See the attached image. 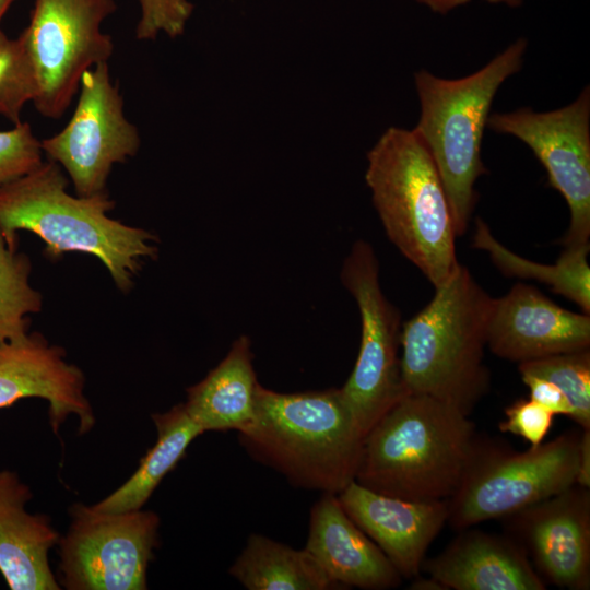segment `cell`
Here are the masks:
<instances>
[{"mask_svg":"<svg viewBox=\"0 0 590 590\" xmlns=\"http://www.w3.org/2000/svg\"><path fill=\"white\" fill-rule=\"evenodd\" d=\"M456 406L405 393L364 437L355 481L409 500H444L459 487L480 436Z\"/></svg>","mask_w":590,"mask_h":590,"instance_id":"obj_1","label":"cell"},{"mask_svg":"<svg viewBox=\"0 0 590 590\" xmlns=\"http://www.w3.org/2000/svg\"><path fill=\"white\" fill-rule=\"evenodd\" d=\"M59 164L48 161L0 188V231L11 247L17 232L28 231L45 244V253L57 259L67 252L95 256L116 286L128 292L144 258L157 252L151 233L107 215L114 208L107 191L71 196Z\"/></svg>","mask_w":590,"mask_h":590,"instance_id":"obj_2","label":"cell"},{"mask_svg":"<svg viewBox=\"0 0 590 590\" xmlns=\"http://www.w3.org/2000/svg\"><path fill=\"white\" fill-rule=\"evenodd\" d=\"M239 440L294 486L338 495L355 481L364 435L341 389L282 393L259 386Z\"/></svg>","mask_w":590,"mask_h":590,"instance_id":"obj_3","label":"cell"},{"mask_svg":"<svg viewBox=\"0 0 590 590\" xmlns=\"http://www.w3.org/2000/svg\"><path fill=\"white\" fill-rule=\"evenodd\" d=\"M493 298L460 264L430 302L402 323L405 393L426 394L472 413L491 386L484 351Z\"/></svg>","mask_w":590,"mask_h":590,"instance_id":"obj_4","label":"cell"},{"mask_svg":"<svg viewBox=\"0 0 590 590\" xmlns=\"http://www.w3.org/2000/svg\"><path fill=\"white\" fill-rule=\"evenodd\" d=\"M366 184L385 232L436 288L461 264L437 167L412 130L390 127L367 154Z\"/></svg>","mask_w":590,"mask_h":590,"instance_id":"obj_5","label":"cell"},{"mask_svg":"<svg viewBox=\"0 0 590 590\" xmlns=\"http://www.w3.org/2000/svg\"><path fill=\"white\" fill-rule=\"evenodd\" d=\"M528 42L518 38L480 70L444 79L427 70L414 74L420 118L413 129L430 154L448 196L456 234H465L477 193L475 182L487 173L482 140L499 87L519 72Z\"/></svg>","mask_w":590,"mask_h":590,"instance_id":"obj_6","label":"cell"},{"mask_svg":"<svg viewBox=\"0 0 590 590\" xmlns=\"http://www.w3.org/2000/svg\"><path fill=\"white\" fill-rule=\"evenodd\" d=\"M581 432L516 451L505 442L479 438L468 470L448 502L456 530L503 519L576 484Z\"/></svg>","mask_w":590,"mask_h":590,"instance_id":"obj_7","label":"cell"},{"mask_svg":"<svg viewBox=\"0 0 590 590\" xmlns=\"http://www.w3.org/2000/svg\"><path fill=\"white\" fill-rule=\"evenodd\" d=\"M116 8L114 0H34L17 38L36 80L33 103L44 117L59 119L83 73L111 57L114 44L102 24Z\"/></svg>","mask_w":590,"mask_h":590,"instance_id":"obj_8","label":"cell"},{"mask_svg":"<svg viewBox=\"0 0 590 590\" xmlns=\"http://www.w3.org/2000/svg\"><path fill=\"white\" fill-rule=\"evenodd\" d=\"M340 278L357 304L362 327L355 366L340 389L365 437L378 418L405 394L399 355L401 314L382 293L379 263L367 241L354 243Z\"/></svg>","mask_w":590,"mask_h":590,"instance_id":"obj_9","label":"cell"},{"mask_svg":"<svg viewBox=\"0 0 590 590\" xmlns=\"http://www.w3.org/2000/svg\"><path fill=\"white\" fill-rule=\"evenodd\" d=\"M59 539L60 581L68 590H144L157 544L158 516L150 510L105 512L75 504Z\"/></svg>","mask_w":590,"mask_h":590,"instance_id":"obj_10","label":"cell"},{"mask_svg":"<svg viewBox=\"0 0 590 590\" xmlns=\"http://www.w3.org/2000/svg\"><path fill=\"white\" fill-rule=\"evenodd\" d=\"M487 128L523 142L544 166L547 181L565 199L569 225L564 247L590 237V88L568 105L535 111L529 107L489 115Z\"/></svg>","mask_w":590,"mask_h":590,"instance_id":"obj_11","label":"cell"},{"mask_svg":"<svg viewBox=\"0 0 590 590\" xmlns=\"http://www.w3.org/2000/svg\"><path fill=\"white\" fill-rule=\"evenodd\" d=\"M78 92L69 122L40 145L48 160L67 172L78 196H92L106 191L115 164L137 154L140 135L123 114V98L107 62L86 70Z\"/></svg>","mask_w":590,"mask_h":590,"instance_id":"obj_12","label":"cell"},{"mask_svg":"<svg viewBox=\"0 0 590 590\" xmlns=\"http://www.w3.org/2000/svg\"><path fill=\"white\" fill-rule=\"evenodd\" d=\"M503 520L545 583L590 588V488L575 484Z\"/></svg>","mask_w":590,"mask_h":590,"instance_id":"obj_13","label":"cell"},{"mask_svg":"<svg viewBox=\"0 0 590 590\" xmlns=\"http://www.w3.org/2000/svg\"><path fill=\"white\" fill-rule=\"evenodd\" d=\"M486 345L496 356L518 364L588 350L590 317L567 310L536 287L519 282L493 298Z\"/></svg>","mask_w":590,"mask_h":590,"instance_id":"obj_14","label":"cell"},{"mask_svg":"<svg viewBox=\"0 0 590 590\" xmlns=\"http://www.w3.org/2000/svg\"><path fill=\"white\" fill-rule=\"evenodd\" d=\"M85 379L79 367L66 361L64 351L37 332L0 342V409L25 398L48 403L49 423L57 434L75 415L79 432L95 424L93 409L84 394Z\"/></svg>","mask_w":590,"mask_h":590,"instance_id":"obj_15","label":"cell"},{"mask_svg":"<svg viewBox=\"0 0 590 590\" xmlns=\"http://www.w3.org/2000/svg\"><path fill=\"white\" fill-rule=\"evenodd\" d=\"M347 516L384 552L402 579L420 575L426 552L448 521V502H417L370 491L356 481L338 495Z\"/></svg>","mask_w":590,"mask_h":590,"instance_id":"obj_16","label":"cell"},{"mask_svg":"<svg viewBox=\"0 0 590 590\" xmlns=\"http://www.w3.org/2000/svg\"><path fill=\"white\" fill-rule=\"evenodd\" d=\"M422 569L453 590H545L527 554L507 534L465 528Z\"/></svg>","mask_w":590,"mask_h":590,"instance_id":"obj_17","label":"cell"},{"mask_svg":"<svg viewBox=\"0 0 590 590\" xmlns=\"http://www.w3.org/2000/svg\"><path fill=\"white\" fill-rule=\"evenodd\" d=\"M304 548L342 589L386 590L402 581L391 562L347 516L334 494L323 493L311 508Z\"/></svg>","mask_w":590,"mask_h":590,"instance_id":"obj_18","label":"cell"},{"mask_svg":"<svg viewBox=\"0 0 590 590\" xmlns=\"http://www.w3.org/2000/svg\"><path fill=\"white\" fill-rule=\"evenodd\" d=\"M32 497L15 472L0 471V573L11 590H58L48 553L59 535L48 516L26 511Z\"/></svg>","mask_w":590,"mask_h":590,"instance_id":"obj_19","label":"cell"},{"mask_svg":"<svg viewBox=\"0 0 590 590\" xmlns=\"http://www.w3.org/2000/svg\"><path fill=\"white\" fill-rule=\"evenodd\" d=\"M252 362L251 341L241 335L220 364L187 390L185 409L204 432L239 433L252 423L260 386Z\"/></svg>","mask_w":590,"mask_h":590,"instance_id":"obj_20","label":"cell"},{"mask_svg":"<svg viewBox=\"0 0 590 590\" xmlns=\"http://www.w3.org/2000/svg\"><path fill=\"white\" fill-rule=\"evenodd\" d=\"M157 439L141 459L135 472L110 495L93 505L105 512L142 509L152 493L184 457L190 444L204 430L190 417L184 403L152 415Z\"/></svg>","mask_w":590,"mask_h":590,"instance_id":"obj_21","label":"cell"},{"mask_svg":"<svg viewBox=\"0 0 590 590\" xmlns=\"http://www.w3.org/2000/svg\"><path fill=\"white\" fill-rule=\"evenodd\" d=\"M249 590H333V582L305 550H296L261 534H250L229 568Z\"/></svg>","mask_w":590,"mask_h":590,"instance_id":"obj_22","label":"cell"},{"mask_svg":"<svg viewBox=\"0 0 590 590\" xmlns=\"http://www.w3.org/2000/svg\"><path fill=\"white\" fill-rule=\"evenodd\" d=\"M475 225L473 247L486 251L504 275L544 283L577 304L582 312L590 314V244L565 247L554 264H541L506 248L483 220L476 219Z\"/></svg>","mask_w":590,"mask_h":590,"instance_id":"obj_23","label":"cell"},{"mask_svg":"<svg viewBox=\"0 0 590 590\" xmlns=\"http://www.w3.org/2000/svg\"><path fill=\"white\" fill-rule=\"evenodd\" d=\"M11 247L0 231V342L28 333V314L40 311L43 299L30 284V258Z\"/></svg>","mask_w":590,"mask_h":590,"instance_id":"obj_24","label":"cell"},{"mask_svg":"<svg viewBox=\"0 0 590 590\" xmlns=\"http://www.w3.org/2000/svg\"><path fill=\"white\" fill-rule=\"evenodd\" d=\"M519 374H531L556 385L571 406L570 418L590 429V351L562 353L518 364Z\"/></svg>","mask_w":590,"mask_h":590,"instance_id":"obj_25","label":"cell"},{"mask_svg":"<svg viewBox=\"0 0 590 590\" xmlns=\"http://www.w3.org/2000/svg\"><path fill=\"white\" fill-rule=\"evenodd\" d=\"M36 95V80L19 38L0 30V114L13 125L21 122V111Z\"/></svg>","mask_w":590,"mask_h":590,"instance_id":"obj_26","label":"cell"},{"mask_svg":"<svg viewBox=\"0 0 590 590\" xmlns=\"http://www.w3.org/2000/svg\"><path fill=\"white\" fill-rule=\"evenodd\" d=\"M40 142L27 122L0 131V188L43 163Z\"/></svg>","mask_w":590,"mask_h":590,"instance_id":"obj_27","label":"cell"},{"mask_svg":"<svg viewBox=\"0 0 590 590\" xmlns=\"http://www.w3.org/2000/svg\"><path fill=\"white\" fill-rule=\"evenodd\" d=\"M141 16L135 27L140 40L155 39L160 33L176 37L184 33L193 5L189 0H138Z\"/></svg>","mask_w":590,"mask_h":590,"instance_id":"obj_28","label":"cell"},{"mask_svg":"<svg viewBox=\"0 0 590 590\" xmlns=\"http://www.w3.org/2000/svg\"><path fill=\"white\" fill-rule=\"evenodd\" d=\"M505 418L499 423V430L526 439L531 447L543 442L553 426L554 414L531 400L517 399L504 410Z\"/></svg>","mask_w":590,"mask_h":590,"instance_id":"obj_29","label":"cell"},{"mask_svg":"<svg viewBox=\"0 0 590 590\" xmlns=\"http://www.w3.org/2000/svg\"><path fill=\"white\" fill-rule=\"evenodd\" d=\"M529 389V398L541 404L554 415L571 416V406L566 396L553 382L531 374H520Z\"/></svg>","mask_w":590,"mask_h":590,"instance_id":"obj_30","label":"cell"},{"mask_svg":"<svg viewBox=\"0 0 590 590\" xmlns=\"http://www.w3.org/2000/svg\"><path fill=\"white\" fill-rule=\"evenodd\" d=\"M420 4L425 5L430 11L439 14H447L458 7L464 5L471 0H415ZM493 4H504L510 8H518L523 4L524 0H485Z\"/></svg>","mask_w":590,"mask_h":590,"instance_id":"obj_31","label":"cell"},{"mask_svg":"<svg viewBox=\"0 0 590 590\" xmlns=\"http://www.w3.org/2000/svg\"><path fill=\"white\" fill-rule=\"evenodd\" d=\"M576 484L590 488V429H581Z\"/></svg>","mask_w":590,"mask_h":590,"instance_id":"obj_32","label":"cell"},{"mask_svg":"<svg viewBox=\"0 0 590 590\" xmlns=\"http://www.w3.org/2000/svg\"><path fill=\"white\" fill-rule=\"evenodd\" d=\"M410 589L412 590H447L439 581L432 578H420V575L412 579Z\"/></svg>","mask_w":590,"mask_h":590,"instance_id":"obj_33","label":"cell"},{"mask_svg":"<svg viewBox=\"0 0 590 590\" xmlns=\"http://www.w3.org/2000/svg\"><path fill=\"white\" fill-rule=\"evenodd\" d=\"M14 0H0V21ZM1 30V28H0Z\"/></svg>","mask_w":590,"mask_h":590,"instance_id":"obj_34","label":"cell"}]
</instances>
